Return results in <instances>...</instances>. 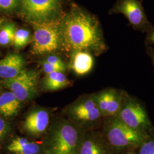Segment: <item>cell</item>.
<instances>
[{
    "label": "cell",
    "instance_id": "cell-1",
    "mask_svg": "<svg viewBox=\"0 0 154 154\" xmlns=\"http://www.w3.org/2000/svg\"><path fill=\"white\" fill-rule=\"evenodd\" d=\"M61 48L66 51H87L95 55L107 49L98 19L78 6L62 19Z\"/></svg>",
    "mask_w": 154,
    "mask_h": 154
},
{
    "label": "cell",
    "instance_id": "cell-2",
    "mask_svg": "<svg viewBox=\"0 0 154 154\" xmlns=\"http://www.w3.org/2000/svg\"><path fill=\"white\" fill-rule=\"evenodd\" d=\"M86 131L72 121L54 122L49 128L43 154H79Z\"/></svg>",
    "mask_w": 154,
    "mask_h": 154
},
{
    "label": "cell",
    "instance_id": "cell-3",
    "mask_svg": "<svg viewBox=\"0 0 154 154\" xmlns=\"http://www.w3.org/2000/svg\"><path fill=\"white\" fill-rule=\"evenodd\" d=\"M103 118L100 131L114 154L137 151L149 135L127 126L116 116Z\"/></svg>",
    "mask_w": 154,
    "mask_h": 154
},
{
    "label": "cell",
    "instance_id": "cell-4",
    "mask_svg": "<svg viewBox=\"0 0 154 154\" xmlns=\"http://www.w3.org/2000/svg\"><path fill=\"white\" fill-rule=\"evenodd\" d=\"M116 116L132 129L147 135L154 132V127L146 106L137 97L125 91Z\"/></svg>",
    "mask_w": 154,
    "mask_h": 154
},
{
    "label": "cell",
    "instance_id": "cell-5",
    "mask_svg": "<svg viewBox=\"0 0 154 154\" xmlns=\"http://www.w3.org/2000/svg\"><path fill=\"white\" fill-rule=\"evenodd\" d=\"M62 18L46 22L31 23L34 29L32 51L35 55H44L61 48V25Z\"/></svg>",
    "mask_w": 154,
    "mask_h": 154
},
{
    "label": "cell",
    "instance_id": "cell-6",
    "mask_svg": "<svg viewBox=\"0 0 154 154\" xmlns=\"http://www.w3.org/2000/svg\"><path fill=\"white\" fill-rule=\"evenodd\" d=\"M67 114L70 121L87 131L100 126L103 119L93 94L83 97L72 104Z\"/></svg>",
    "mask_w": 154,
    "mask_h": 154
},
{
    "label": "cell",
    "instance_id": "cell-7",
    "mask_svg": "<svg viewBox=\"0 0 154 154\" xmlns=\"http://www.w3.org/2000/svg\"><path fill=\"white\" fill-rule=\"evenodd\" d=\"M142 0H117L109 14H122L134 30L146 33L153 28L142 5Z\"/></svg>",
    "mask_w": 154,
    "mask_h": 154
},
{
    "label": "cell",
    "instance_id": "cell-8",
    "mask_svg": "<svg viewBox=\"0 0 154 154\" xmlns=\"http://www.w3.org/2000/svg\"><path fill=\"white\" fill-rule=\"evenodd\" d=\"M22 16L30 23L57 18L61 10L60 0H21Z\"/></svg>",
    "mask_w": 154,
    "mask_h": 154
},
{
    "label": "cell",
    "instance_id": "cell-9",
    "mask_svg": "<svg viewBox=\"0 0 154 154\" xmlns=\"http://www.w3.org/2000/svg\"><path fill=\"white\" fill-rule=\"evenodd\" d=\"M38 78V72L24 68L16 77L4 79L1 83L21 102L31 100L35 96Z\"/></svg>",
    "mask_w": 154,
    "mask_h": 154
},
{
    "label": "cell",
    "instance_id": "cell-10",
    "mask_svg": "<svg viewBox=\"0 0 154 154\" xmlns=\"http://www.w3.org/2000/svg\"><path fill=\"white\" fill-rule=\"evenodd\" d=\"M125 90L109 88L93 94L103 118L116 116L121 106Z\"/></svg>",
    "mask_w": 154,
    "mask_h": 154
},
{
    "label": "cell",
    "instance_id": "cell-11",
    "mask_svg": "<svg viewBox=\"0 0 154 154\" xmlns=\"http://www.w3.org/2000/svg\"><path fill=\"white\" fill-rule=\"evenodd\" d=\"M50 122L49 113L42 109L31 111L23 123V128L29 135L38 138L46 131Z\"/></svg>",
    "mask_w": 154,
    "mask_h": 154
},
{
    "label": "cell",
    "instance_id": "cell-12",
    "mask_svg": "<svg viewBox=\"0 0 154 154\" xmlns=\"http://www.w3.org/2000/svg\"><path fill=\"white\" fill-rule=\"evenodd\" d=\"M79 154H114L100 131L96 130L85 133Z\"/></svg>",
    "mask_w": 154,
    "mask_h": 154
},
{
    "label": "cell",
    "instance_id": "cell-13",
    "mask_svg": "<svg viewBox=\"0 0 154 154\" xmlns=\"http://www.w3.org/2000/svg\"><path fill=\"white\" fill-rule=\"evenodd\" d=\"M94 65L93 54L83 50L72 51L70 67L78 75L83 76L88 74Z\"/></svg>",
    "mask_w": 154,
    "mask_h": 154
},
{
    "label": "cell",
    "instance_id": "cell-14",
    "mask_svg": "<svg viewBox=\"0 0 154 154\" xmlns=\"http://www.w3.org/2000/svg\"><path fill=\"white\" fill-rule=\"evenodd\" d=\"M25 61L21 55L11 54L0 60V78L6 79L16 77L24 69Z\"/></svg>",
    "mask_w": 154,
    "mask_h": 154
},
{
    "label": "cell",
    "instance_id": "cell-15",
    "mask_svg": "<svg viewBox=\"0 0 154 154\" xmlns=\"http://www.w3.org/2000/svg\"><path fill=\"white\" fill-rule=\"evenodd\" d=\"M7 149L17 154H38L42 146L38 142H30L26 138H17L11 140Z\"/></svg>",
    "mask_w": 154,
    "mask_h": 154
},
{
    "label": "cell",
    "instance_id": "cell-16",
    "mask_svg": "<svg viewBox=\"0 0 154 154\" xmlns=\"http://www.w3.org/2000/svg\"><path fill=\"white\" fill-rule=\"evenodd\" d=\"M21 109V102L11 91L0 95V114L6 117L16 116Z\"/></svg>",
    "mask_w": 154,
    "mask_h": 154
},
{
    "label": "cell",
    "instance_id": "cell-17",
    "mask_svg": "<svg viewBox=\"0 0 154 154\" xmlns=\"http://www.w3.org/2000/svg\"><path fill=\"white\" fill-rule=\"evenodd\" d=\"M69 84L70 82L63 72H54L46 74L44 87L48 91H56L65 88Z\"/></svg>",
    "mask_w": 154,
    "mask_h": 154
},
{
    "label": "cell",
    "instance_id": "cell-18",
    "mask_svg": "<svg viewBox=\"0 0 154 154\" xmlns=\"http://www.w3.org/2000/svg\"><path fill=\"white\" fill-rule=\"evenodd\" d=\"M16 27L14 24L9 23L5 24L0 29V45L7 46L13 42Z\"/></svg>",
    "mask_w": 154,
    "mask_h": 154
},
{
    "label": "cell",
    "instance_id": "cell-19",
    "mask_svg": "<svg viewBox=\"0 0 154 154\" xmlns=\"http://www.w3.org/2000/svg\"><path fill=\"white\" fill-rule=\"evenodd\" d=\"M30 40V33L26 29H20L16 31L13 43L16 49H20L28 44Z\"/></svg>",
    "mask_w": 154,
    "mask_h": 154
},
{
    "label": "cell",
    "instance_id": "cell-20",
    "mask_svg": "<svg viewBox=\"0 0 154 154\" xmlns=\"http://www.w3.org/2000/svg\"><path fill=\"white\" fill-rule=\"evenodd\" d=\"M137 154H154V132L150 134L137 150Z\"/></svg>",
    "mask_w": 154,
    "mask_h": 154
},
{
    "label": "cell",
    "instance_id": "cell-21",
    "mask_svg": "<svg viewBox=\"0 0 154 154\" xmlns=\"http://www.w3.org/2000/svg\"><path fill=\"white\" fill-rule=\"evenodd\" d=\"M21 0H0V11H11L18 7Z\"/></svg>",
    "mask_w": 154,
    "mask_h": 154
},
{
    "label": "cell",
    "instance_id": "cell-22",
    "mask_svg": "<svg viewBox=\"0 0 154 154\" xmlns=\"http://www.w3.org/2000/svg\"><path fill=\"white\" fill-rule=\"evenodd\" d=\"M11 131V127L10 124L0 116V145L4 142Z\"/></svg>",
    "mask_w": 154,
    "mask_h": 154
},
{
    "label": "cell",
    "instance_id": "cell-23",
    "mask_svg": "<svg viewBox=\"0 0 154 154\" xmlns=\"http://www.w3.org/2000/svg\"><path fill=\"white\" fill-rule=\"evenodd\" d=\"M46 61L58 69L61 72H63L66 70V65L61 59L56 55H50Z\"/></svg>",
    "mask_w": 154,
    "mask_h": 154
},
{
    "label": "cell",
    "instance_id": "cell-24",
    "mask_svg": "<svg viewBox=\"0 0 154 154\" xmlns=\"http://www.w3.org/2000/svg\"><path fill=\"white\" fill-rule=\"evenodd\" d=\"M146 34V35L144 40L145 46H154V27Z\"/></svg>",
    "mask_w": 154,
    "mask_h": 154
},
{
    "label": "cell",
    "instance_id": "cell-25",
    "mask_svg": "<svg viewBox=\"0 0 154 154\" xmlns=\"http://www.w3.org/2000/svg\"><path fill=\"white\" fill-rule=\"evenodd\" d=\"M42 67L44 69L45 72L46 74H49L50 72H61L58 69H57L56 67L53 66V65L50 64L49 63L47 62L46 61H45L42 64Z\"/></svg>",
    "mask_w": 154,
    "mask_h": 154
},
{
    "label": "cell",
    "instance_id": "cell-26",
    "mask_svg": "<svg viewBox=\"0 0 154 154\" xmlns=\"http://www.w3.org/2000/svg\"><path fill=\"white\" fill-rule=\"evenodd\" d=\"M146 54L151 59L153 67L154 72V47L153 46H146Z\"/></svg>",
    "mask_w": 154,
    "mask_h": 154
},
{
    "label": "cell",
    "instance_id": "cell-27",
    "mask_svg": "<svg viewBox=\"0 0 154 154\" xmlns=\"http://www.w3.org/2000/svg\"><path fill=\"white\" fill-rule=\"evenodd\" d=\"M137 154V151H125L123 152H122L121 154Z\"/></svg>",
    "mask_w": 154,
    "mask_h": 154
},
{
    "label": "cell",
    "instance_id": "cell-28",
    "mask_svg": "<svg viewBox=\"0 0 154 154\" xmlns=\"http://www.w3.org/2000/svg\"><path fill=\"white\" fill-rule=\"evenodd\" d=\"M2 23H3V20L1 18H0V29L1 28V25H2Z\"/></svg>",
    "mask_w": 154,
    "mask_h": 154
},
{
    "label": "cell",
    "instance_id": "cell-29",
    "mask_svg": "<svg viewBox=\"0 0 154 154\" xmlns=\"http://www.w3.org/2000/svg\"><path fill=\"white\" fill-rule=\"evenodd\" d=\"M0 95H1V89H0Z\"/></svg>",
    "mask_w": 154,
    "mask_h": 154
},
{
    "label": "cell",
    "instance_id": "cell-30",
    "mask_svg": "<svg viewBox=\"0 0 154 154\" xmlns=\"http://www.w3.org/2000/svg\"><path fill=\"white\" fill-rule=\"evenodd\" d=\"M142 1H143V0H142Z\"/></svg>",
    "mask_w": 154,
    "mask_h": 154
},
{
    "label": "cell",
    "instance_id": "cell-31",
    "mask_svg": "<svg viewBox=\"0 0 154 154\" xmlns=\"http://www.w3.org/2000/svg\"></svg>",
    "mask_w": 154,
    "mask_h": 154
}]
</instances>
